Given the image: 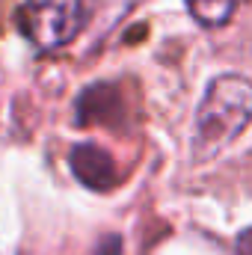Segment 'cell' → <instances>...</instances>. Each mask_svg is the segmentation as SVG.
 I'll use <instances>...</instances> for the list:
<instances>
[{
    "label": "cell",
    "instance_id": "6da1fadb",
    "mask_svg": "<svg viewBox=\"0 0 252 255\" xmlns=\"http://www.w3.org/2000/svg\"><path fill=\"white\" fill-rule=\"evenodd\" d=\"M252 122V80L244 74H220L208 83L196 110L190 148L196 163L223 154Z\"/></svg>",
    "mask_w": 252,
    "mask_h": 255
},
{
    "label": "cell",
    "instance_id": "7a4b0ae2",
    "mask_svg": "<svg viewBox=\"0 0 252 255\" xmlns=\"http://www.w3.org/2000/svg\"><path fill=\"white\" fill-rule=\"evenodd\" d=\"M83 0H27L18 15L21 33L39 51L65 48L83 30Z\"/></svg>",
    "mask_w": 252,
    "mask_h": 255
},
{
    "label": "cell",
    "instance_id": "3957f363",
    "mask_svg": "<svg viewBox=\"0 0 252 255\" xmlns=\"http://www.w3.org/2000/svg\"><path fill=\"white\" fill-rule=\"evenodd\" d=\"M68 163H71V172L80 184L92 187V190H107L116 184V166H113V157L101 148V145H92V142H80L71 148L68 154Z\"/></svg>",
    "mask_w": 252,
    "mask_h": 255
},
{
    "label": "cell",
    "instance_id": "277c9868",
    "mask_svg": "<svg viewBox=\"0 0 252 255\" xmlns=\"http://www.w3.org/2000/svg\"><path fill=\"white\" fill-rule=\"evenodd\" d=\"M238 0H187L190 15L202 27H223L232 21Z\"/></svg>",
    "mask_w": 252,
    "mask_h": 255
},
{
    "label": "cell",
    "instance_id": "5b68a950",
    "mask_svg": "<svg viewBox=\"0 0 252 255\" xmlns=\"http://www.w3.org/2000/svg\"><path fill=\"white\" fill-rule=\"evenodd\" d=\"M98 3V9H101V15H104V21H119L122 15H125L127 9H133L139 0H95Z\"/></svg>",
    "mask_w": 252,
    "mask_h": 255
},
{
    "label": "cell",
    "instance_id": "8992f818",
    "mask_svg": "<svg viewBox=\"0 0 252 255\" xmlns=\"http://www.w3.org/2000/svg\"><path fill=\"white\" fill-rule=\"evenodd\" d=\"M95 255H122V241H119V238H107V241L98 247Z\"/></svg>",
    "mask_w": 252,
    "mask_h": 255
},
{
    "label": "cell",
    "instance_id": "52a82bcc",
    "mask_svg": "<svg viewBox=\"0 0 252 255\" xmlns=\"http://www.w3.org/2000/svg\"><path fill=\"white\" fill-rule=\"evenodd\" d=\"M238 255H252V229H247L238 238Z\"/></svg>",
    "mask_w": 252,
    "mask_h": 255
}]
</instances>
